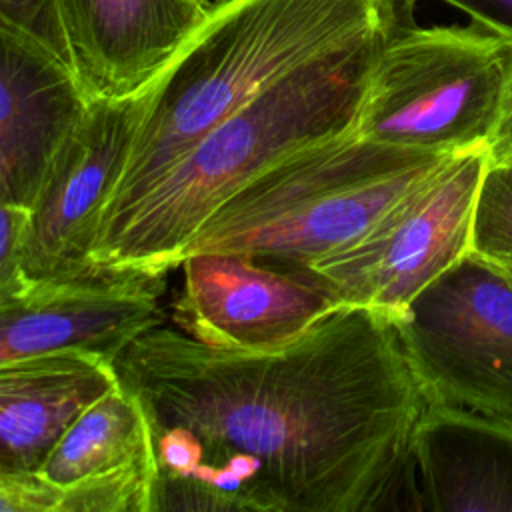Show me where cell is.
Masks as SVG:
<instances>
[{
    "label": "cell",
    "mask_w": 512,
    "mask_h": 512,
    "mask_svg": "<svg viewBox=\"0 0 512 512\" xmlns=\"http://www.w3.org/2000/svg\"><path fill=\"white\" fill-rule=\"evenodd\" d=\"M114 370L150 424V512H368L398 508V496L414 506L410 442L428 402L374 310L342 304L262 352L162 322Z\"/></svg>",
    "instance_id": "cell-1"
},
{
    "label": "cell",
    "mask_w": 512,
    "mask_h": 512,
    "mask_svg": "<svg viewBox=\"0 0 512 512\" xmlns=\"http://www.w3.org/2000/svg\"><path fill=\"white\" fill-rule=\"evenodd\" d=\"M400 18L378 22L300 64L210 130L126 212L104 224L92 264L164 276L202 224L288 154L354 130L376 60Z\"/></svg>",
    "instance_id": "cell-2"
},
{
    "label": "cell",
    "mask_w": 512,
    "mask_h": 512,
    "mask_svg": "<svg viewBox=\"0 0 512 512\" xmlns=\"http://www.w3.org/2000/svg\"><path fill=\"white\" fill-rule=\"evenodd\" d=\"M398 8V0L212 4L196 34L138 94L140 120L100 228L138 202L210 130L276 80L346 38L400 18Z\"/></svg>",
    "instance_id": "cell-3"
},
{
    "label": "cell",
    "mask_w": 512,
    "mask_h": 512,
    "mask_svg": "<svg viewBox=\"0 0 512 512\" xmlns=\"http://www.w3.org/2000/svg\"><path fill=\"white\" fill-rule=\"evenodd\" d=\"M452 156L380 144L354 130L300 148L232 194L196 232V252H238L302 274L364 236Z\"/></svg>",
    "instance_id": "cell-4"
},
{
    "label": "cell",
    "mask_w": 512,
    "mask_h": 512,
    "mask_svg": "<svg viewBox=\"0 0 512 512\" xmlns=\"http://www.w3.org/2000/svg\"><path fill=\"white\" fill-rule=\"evenodd\" d=\"M510 84V40L474 22H400L376 60L354 132L440 154L488 148Z\"/></svg>",
    "instance_id": "cell-5"
},
{
    "label": "cell",
    "mask_w": 512,
    "mask_h": 512,
    "mask_svg": "<svg viewBox=\"0 0 512 512\" xmlns=\"http://www.w3.org/2000/svg\"><path fill=\"white\" fill-rule=\"evenodd\" d=\"M390 322L428 404L512 426V272L468 250Z\"/></svg>",
    "instance_id": "cell-6"
},
{
    "label": "cell",
    "mask_w": 512,
    "mask_h": 512,
    "mask_svg": "<svg viewBox=\"0 0 512 512\" xmlns=\"http://www.w3.org/2000/svg\"><path fill=\"white\" fill-rule=\"evenodd\" d=\"M488 148L452 156L350 246L312 262L300 278L340 304L390 320L470 250L472 214Z\"/></svg>",
    "instance_id": "cell-7"
},
{
    "label": "cell",
    "mask_w": 512,
    "mask_h": 512,
    "mask_svg": "<svg viewBox=\"0 0 512 512\" xmlns=\"http://www.w3.org/2000/svg\"><path fill=\"white\" fill-rule=\"evenodd\" d=\"M142 102L92 100L54 156L28 210L22 266L30 282L72 280L104 272L92 248L126 168Z\"/></svg>",
    "instance_id": "cell-8"
},
{
    "label": "cell",
    "mask_w": 512,
    "mask_h": 512,
    "mask_svg": "<svg viewBox=\"0 0 512 512\" xmlns=\"http://www.w3.org/2000/svg\"><path fill=\"white\" fill-rule=\"evenodd\" d=\"M162 276L94 272L26 282L0 296V364L82 352L110 362L142 332L164 322Z\"/></svg>",
    "instance_id": "cell-9"
},
{
    "label": "cell",
    "mask_w": 512,
    "mask_h": 512,
    "mask_svg": "<svg viewBox=\"0 0 512 512\" xmlns=\"http://www.w3.org/2000/svg\"><path fill=\"white\" fill-rule=\"evenodd\" d=\"M176 326L192 338L238 352L284 346L342 306L308 278L238 252H196L182 260Z\"/></svg>",
    "instance_id": "cell-10"
},
{
    "label": "cell",
    "mask_w": 512,
    "mask_h": 512,
    "mask_svg": "<svg viewBox=\"0 0 512 512\" xmlns=\"http://www.w3.org/2000/svg\"><path fill=\"white\" fill-rule=\"evenodd\" d=\"M204 0H60L74 70L90 100L144 92L208 18Z\"/></svg>",
    "instance_id": "cell-11"
},
{
    "label": "cell",
    "mask_w": 512,
    "mask_h": 512,
    "mask_svg": "<svg viewBox=\"0 0 512 512\" xmlns=\"http://www.w3.org/2000/svg\"><path fill=\"white\" fill-rule=\"evenodd\" d=\"M90 102L66 62L0 26V202L30 210Z\"/></svg>",
    "instance_id": "cell-12"
},
{
    "label": "cell",
    "mask_w": 512,
    "mask_h": 512,
    "mask_svg": "<svg viewBox=\"0 0 512 512\" xmlns=\"http://www.w3.org/2000/svg\"><path fill=\"white\" fill-rule=\"evenodd\" d=\"M40 476L66 490L64 512H150L154 448L146 412L120 382L64 432Z\"/></svg>",
    "instance_id": "cell-13"
},
{
    "label": "cell",
    "mask_w": 512,
    "mask_h": 512,
    "mask_svg": "<svg viewBox=\"0 0 512 512\" xmlns=\"http://www.w3.org/2000/svg\"><path fill=\"white\" fill-rule=\"evenodd\" d=\"M116 384L114 362L82 352L0 364V474H40L70 424Z\"/></svg>",
    "instance_id": "cell-14"
},
{
    "label": "cell",
    "mask_w": 512,
    "mask_h": 512,
    "mask_svg": "<svg viewBox=\"0 0 512 512\" xmlns=\"http://www.w3.org/2000/svg\"><path fill=\"white\" fill-rule=\"evenodd\" d=\"M410 460L422 510L512 512V426L428 404L414 428Z\"/></svg>",
    "instance_id": "cell-15"
},
{
    "label": "cell",
    "mask_w": 512,
    "mask_h": 512,
    "mask_svg": "<svg viewBox=\"0 0 512 512\" xmlns=\"http://www.w3.org/2000/svg\"><path fill=\"white\" fill-rule=\"evenodd\" d=\"M470 250L494 262L512 260V160L486 158L472 214Z\"/></svg>",
    "instance_id": "cell-16"
},
{
    "label": "cell",
    "mask_w": 512,
    "mask_h": 512,
    "mask_svg": "<svg viewBox=\"0 0 512 512\" xmlns=\"http://www.w3.org/2000/svg\"><path fill=\"white\" fill-rule=\"evenodd\" d=\"M0 26L44 46L74 70L60 0H0Z\"/></svg>",
    "instance_id": "cell-17"
},
{
    "label": "cell",
    "mask_w": 512,
    "mask_h": 512,
    "mask_svg": "<svg viewBox=\"0 0 512 512\" xmlns=\"http://www.w3.org/2000/svg\"><path fill=\"white\" fill-rule=\"evenodd\" d=\"M66 490L40 474H0V512H64Z\"/></svg>",
    "instance_id": "cell-18"
},
{
    "label": "cell",
    "mask_w": 512,
    "mask_h": 512,
    "mask_svg": "<svg viewBox=\"0 0 512 512\" xmlns=\"http://www.w3.org/2000/svg\"><path fill=\"white\" fill-rule=\"evenodd\" d=\"M28 210L0 202V296L28 282L22 266Z\"/></svg>",
    "instance_id": "cell-19"
},
{
    "label": "cell",
    "mask_w": 512,
    "mask_h": 512,
    "mask_svg": "<svg viewBox=\"0 0 512 512\" xmlns=\"http://www.w3.org/2000/svg\"><path fill=\"white\" fill-rule=\"evenodd\" d=\"M418 0H402L404 8H410ZM464 14L470 20L506 40L512 42V0H442Z\"/></svg>",
    "instance_id": "cell-20"
},
{
    "label": "cell",
    "mask_w": 512,
    "mask_h": 512,
    "mask_svg": "<svg viewBox=\"0 0 512 512\" xmlns=\"http://www.w3.org/2000/svg\"><path fill=\"white\" fill-rule=\"evenodd\" d=\"M488 154L496 158H508L512 160V84L508 90V98L504 104V112L500 118V124L496 128V134L488 146Z\"/></svg>",
    "instance_id": "cell-21"
},
{
    "label": "cell",
    "mask_w": 512,
    "mask_h": 512,
    "mask_svg": "<svg viewBox=\"0 0 512 512\" xmlns=\"http://www.w3.org/2000/svg\"><path fill=\"white\" fill-rule=\"evenodd\" d=\"M500 266H504L508 272H512V260H506V262H498Z\"/></svg>",
    "instance_id": "cell-22"
},
{
    "label": "cell",
    "mask_w": 512,
    "mask_h": 512,
    "mask_svg": "<svg viewBox=\"0 0 512 512\" xmlns=\"http://www.w3.org/2000/svg\"><path fill=\"white\" fill-rule=\"evenodd\" d=\"M204 2H212V0H204Z\"/></svg>",
    "instance_id": "cell-23"
}]
</instances>
